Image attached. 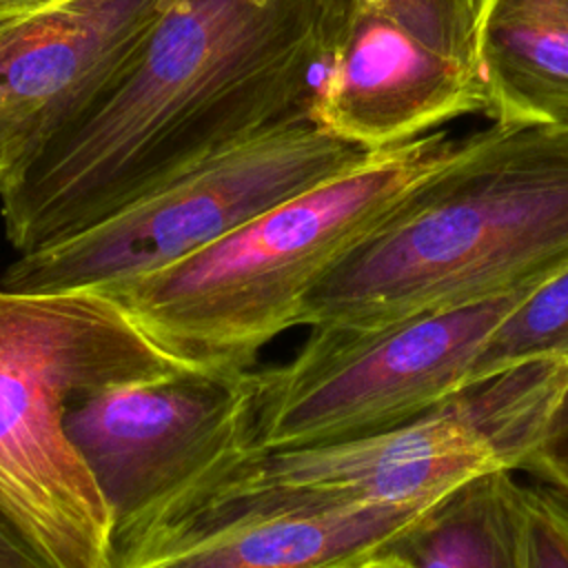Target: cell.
<instances>
[{"instance_id": "1", "label": "cell", "mask_w": 568, "mask_h": 568, "mask_svg": "<svg viewBox=\"0 0 568 568\" xmlns=\"http://www.w3.org/2000/svg\"><path fill=\"white\" fill-rule=\"evenodd\" d=\"M326 0H166L135 49L0 180L22 255L308 111Z\"/></svg>"}, {"instance_id": "2", "label": "cell", "mask_w": 568, "mask_h": 568, "mask_svg": "<svg viewBox=\"0 0 568 568\" xmlns=\"http://www.w3.org/2000/svg\"><path fill=\"white\" fill-rule=\"evenodd\" d=\"M568 266V124H497L453 153L304 297L297 326H375Z\"/></svg>"}, {"instance_id": "3", "label": "cell", "mask_w": 568, "mask_h": 568, "mask_svg": "<svg viewBox=\"0 0 568 568\" xmlns=\"http://www.w3.org/2000/svg\"><path fill=\"white\" fill-rule=\"evenodd\" d=\"M568 388V359L475 379L386 430L288 450L237 448L115 537V561L231 521L357 504L435 501L490 470H517Z\"/></svg>"}, {"instance_id": "4", "label": "cell", "mask_w": 568, "mask_h": 568, "mask_svg": "<svg viewBox=\"0 0 568 568\" xmlns=\"http://www.w3.org/2000/svg\"><path fill=\"white\" fill-rule=\"evenodd\" d=\"M442 126L375 151L193 255L100 293L175 362L211 373L253 371L324 273L371 233L457 146Z\"/></svg>"}, {"instance_id": "5", "label": "cell", "mask_w": 568, "mask_h": 568, "mask_svg": "<svg viewBox=\"0 0 568 568\" xmlns=\"http://www.w3.org/2000/svg\"><path fill=\"white\" fill-rule=\"evenodd\" d=\"M182 368L100 291L0 288V515L49 568H113V519L67 408Z\"/></svg>"}, {"instance_id": "6", "label": "cell", "mask_w": 568, "mask_h": 568, "mask_svg": "<svg viewBox=\"0 0 568 568\" xmlns=\"http://www.w3.org/2000/svg\"><path fill=\"white\" fill-rule=\"evenodd\" d=\"M375 151L320 126L308 111L231 146L95 226L22 253L0 288L104 291L171 266L262 211L353 171Z\"/></svg>"}, {"instance_id": "7", "label": "cell", "mask_w": 568, "mask_h": 568, "mask_svg": "<svg viewBox=\"0 0 568 568\" xmlns=\"http://www.w3.org/2000/svg\"><path fill=\"white\" fill-rule=\"evenodd\" d=\"M530 288L375 326H311L288 364L255 371L244 448L355 439L428 410L470 382L488 335Z\"/></svg>"}, {"instance_id": "8", "label": "cell", "mask_w": 568, "mask_h": 568, "mask_svg": "<svg viewBox=\"0 0 568 568\" xmlns=\"http://www.w3.org/2000/svg\"><path fill=\"white\" fill-rule=\"evenodd\" d=\"M257 375L182 368L80 395L67 433L100 488L113 539L248 444Z\"/></svg>"}, {"instance_id": "9", "label": "cell", "mask_w": 568, "mask_h": 568, "mask_svg": "<svg viewBox=\"0 0 568 568\" xmlns=\"http://www.w3.org/2000/svg\"><path fill=\"white\" fill-rule=\"evenodd\" d=\"M477 113L488 115V95L475 67L442 55L371 4L324 7L308 100L320 126L382 151Z\"/></svg>"}, {"instance_id": "10", "label": "cell", "mask_w": 568, "mask_h": 568, "mask_svg": "<svg viewBox=\"0 0 568 568\" xmlns=\"http://www.w3.org/2000/svg\"><path fill=\"white\" fill-rule=\"evenodd\" d=\"M164 2L67 0L0 24V118L36 142L135 49Z\"/></svg>"}, {"instance_id": "11", "label": "cell", "mask_w": 568, "mask_h": 568, "mask_svg": "<svg viewBox=\"0 0 568 568\" xmlns=\"http://www.w3.org/2000/svg\"><path fill=\"white\" fill-rule=\"evenodd\" d=\"M430 504H357L240 519L113 568H353L379 555Z\"/></svg>"}, {"instance_id": "12", "label": "cell", "mask_w": 568, "mask_h": 568, "mask_svg": "<svg viewBox=\"0 0 568 568\" xmlns=\"http://www.w3.org/2000/svg\"><path fill=\"white\" fill-rule=\"evenodd\" d=\"M475 69L497 124L568 120V0H481Z\"/></svg>"}, {"instance_id": "13", "label": "cell", "mask_w": 568, "mask_h": 568, "mask_svg": "<svg viewBox=\"0 0 568 568\" xmlns=\"http://www.w3.org/2000/svg\"><path fill=\"white\" fill-rule=\"evenodd\" d=\"M379 555L399 568H526L521 484L513 470L477 475L433 501Z\"/></svg>"}, {"instance_id": "14", "label": "cell", "mask_w": 568, "mask_h": 568, "mask_svg": "<svg viewBox=\"0 0 568 568\" xmlns=\"http://www.w3.org/2000/svg\"><path fill=\"white\" fill-rule=\"evenodd\" d=\"M539 357L568 359V266L532 286L493 328L470 382Z\"/></svg>"}, {"instance_id": "15", "label": "cell", "mask_w": 568, "mask_h": 568, "mask_svg": "<svg viewBox=\"0 0 568 568\" xmlns=\"http://www.w3.org/2000/svg\"><path fill=\"white\" fill-rule=\"evenodd\" d=\"M481 0H326V9L371 4L388 13L430 49L475 67Z\"/></svg>"}, {"instance_id": "16", "label": "cell", "mask_w": 568, "mask_h": 568, "mask_svg": "<svg viewBox=\"0 0 568 568\" xmlns=\"http://www.w3.org/2000/svg\"><path fill=\"white\" fill-rule=\"evenodd\" d=\"M526 568H568V495L521 486Z\"/></svg>"}, {"instance_id": "17", "label": "cell", "mask_w": 568, "mask_h": 568, "mask_svg": "<svg viewBox=\"0 0 568 568\" xmlns=\"http://www.w3.org/2000/svg\"><path fill=\"white\" fill-rule=\"evenodd\" d=\"M521 468L568 495V388L550 415L539 444Z\"/></svg>"}, {"instance_id": "18", "label": "cell", "mask_w": 568, "mask_h": 568, "mask_svg": "<svg viewBox=\"0 0 568 568\" xmlns=\"http://www.w3.org/2000/svg\"><path fill=\"white\" fill-rule=\"evenodd\" d=\"M0 568H49V564L2 515H0Z\"/></svg>"}, {"instance_id": "19", "label": "cell", "mask_w": 568, "mask_h": 568, "mask_svg": "<svg viewBox=\"0 0 568 568\" xmlns=\"http://www.w3.org/2000/svg\"><path fill=\"white\" fill-rule=\"evenodd\" d=\"M24 146H27V131L18 122L0 118V180L16 164Z\"/></svg>"}, {"instance_id": "20", "label": "cell", "mask_w": 568, "mask_h": 568, "mask_svg": "<svg viewBox=\"0 0 568 568\" xmlns=\"http://www.w3.org/2000/svg\"><path fill=\"white\" fill-rule=\"evenodd\" d=\"M67 0H0V24L53 9Z\"/></svg>"}, {"instance_id": "21", "label": "cell", "mask_w": 568, "mask_h": 568, "mask_svg": "<svg viewBox=\"0 0 568 568\" xmlns=\"http://www.w3.org/2000/svg\"><path fill=\"white\" fill-rule=\"evenodd\" d=\"M353 568H399V566L393 559H388L386 555H375L373 559H368L364 564H357Z\"/></svg>"}, {"instance_id": "22", "label": "cell", "mask_w": 568, "mask_h": 568, "mask_svg": "<svg viewBox=\"0 0 568 568\" xmlns=\"http://www.w3.org/2000/svg\"><path fill=\"white\" fill-rule=\"evenodd\" d=\"M564 124H568V120H566V122H564Z\"/></svg>"}]
</instances>
